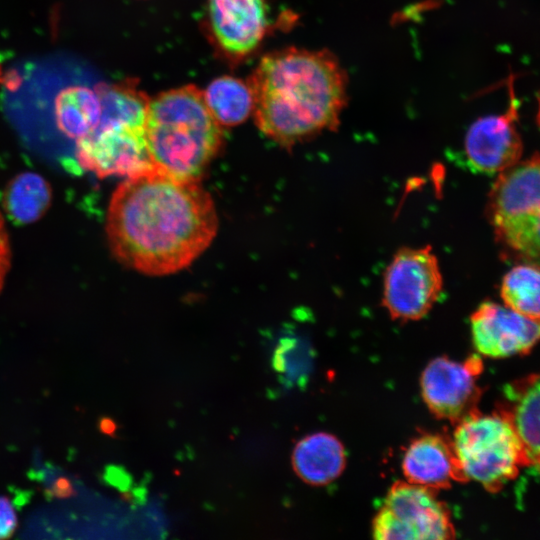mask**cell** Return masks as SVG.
Returning <instances> with one entry per match:
<instances>
[{
	"label": "cell",
	"instance_id": "e0dca14e",
	"mask_svg": "<svg viewBox=\"0 0 540 540\" xmlns=\"http://www.w3.org/2000/svg\"><path fill=\"white\" fill-rule=\"evenodd\" d=\"M52 190L45 178L35 172H24L9 183L4 193V208L17 224L39 220L47 211Z\"/></svg>",
	"mask_w": 540,
	"mask_h": 540
},
{
	"label": "cell",
	"instance_id": "8fae6325",
	"mask_svg": "<svg viewBox=\"0 0 540 540\" xmlns=\"http://www.w3.org/2000/svg\"><path fill=\"white\" fill-rule=\"evenodd\" d=\"M470 324L474 347L489 358L526 354L540 341V320L493 301L482 302L472 313Z\"/></svg>",
	"mask_w": 540,
	"mask_h": 540
},
{
	"label": "cell",
	"instance_id": "ac0fdd59",
	"mask_svg": "<svg viewBox=\"0 0 540 540\" xmlns=\"http://www.w3.org/2000/svg\"><path fill=\"white\" fill-rule=\"evenodd\" d=\"M100 114L101 103L96 88H71L65 91L56 104L59 129L75 141L95 128Z\"/></svg>",
	"mask_w": 540,
	"mask_h": 540
},
{
	"label": "cell",
	"instance_id": "52a82bcc",
	"mask_svg": "<svg viewBox=\"0 0 540 540\" xmlns=\"http://www.w3.org/2000/svg\"><path fill=\"white\" fill-rule=\"evenodd\" d=\"M454 534L448 508L434 490L408 481L391 487L373 521L376 539L443 540Z\"/></svg>",
	"mask_w": 540,
	"mask_h": 540
},
{
	"label": "cell",
	"instance_id": "277c9868",
	"mask_svg": "<svg viewBox=\"0 0 540 540\" xmlns=\"http://www.w3.org/2000/svg\"><path fill=\"white\" fill-rule=\"evenodd\" d=\"M488 220L508 257L540 268V155L498 174L488 196Z\"/></svg>",
	"mask_w": 540,
	"mask_h": 540
},
{
	"label": "cell",
	"instance_id": "9a60e30c",
	"mask_svg": "<svg viewBox=\"0 0 540 540\" xmlns=\"http://www.w3.org/2000/svg\"><path fill=\"white\" fill-rule=\"evenodd\" d=\"M345 460L343 445L327 433H315L303 438L292 456L297 475L312 485H324L335 480L343 471Z\"/></svg>",
	"mask_w": 540,
	"mask_h": 540
},
{
	"label": "cell",
	"instance_id": "603a6c76",
	"mask_svg": "<svg viewBox=\"0 0 540 540\" xmlns=\"http://www.w3.org/2000/svg\"><path fill=\"white\" fill-rule=\"evenodd\" d=\"M536 121L538 124V127L540 128V91L537 94V113H536Z\"/></svg>",
	"mask_w": 540,
	"mask_h": 540
},
{
	"label": "cell",
	"instance_id": "7a4b0ae2",
	"mask_svg": "<svg viewBox=\"0 0 540 540\" xmlns=\"http://www.w3.org/2000/svg\"><path fill=\"white\" fill-rule=\"evenodd\" d=\"M258 129L290 148L334 131L346 103V76L327 51L295 47L264 55L249 77Z\"/></svg>",
	"mask_w": 540,
	"mask_h": 540
},
{
	"label": "cell",
	"instance_id": "3957f363",
	"mask_svg": "<svg viewBox=\"0 0 540 540\" xmlns=\"http://www.w3.org/2000/svg\"><path fill=\"white\" fill-rule=\"evenodd\" d=\"M221 127L196 86L157 94L149 99L144 124L153 166L175 178L198 181L222 146Z\"/></svg>",
	"mask_w": 540,
	"mask_h": 540
},
{
	"label": "cell",
	"instance_id": "ba28073f",
	"mask_svg": "<svg viewBox=\"0 0 540 540\" xmlns=\"http://www.w3.org/2000/svg\"><path fill=\"white\" fill-rule=\"evenodd\" d=\"M79 165L99 178L131 176L153 166L144 127L99 119L95 128L76 141Z\"/></svg>",
	"mask_w": 540,
	"mask_h": 540
},
{
	"label": "cell",
	"instance_id": "4fadbf2b",
	"mask_svg": "<svg viewBox=\"0 0 540 540\" xmlns=\"http://www.w3.org/2000/svg\"><path fill=\"white\" fill-rule=\"evenodd\" d=\"M402 470L408 482L433 490L463 481L451 441L438 435H423L411 442Z\"/></svg>",
	"mask_w": 540,
	"mask_h": 540
},
{
	"label": "cell",
	"instance_id": "9c48e42d",
	"mask_svg": "<svg viewBox=\"0 0 540 540\" xmlns=\"http://www.w3.org/2000/svg\"><path fill=\"white\" fill-rule=\"evenodd\" d=\"M204 27L214 50L239 63L261 45L268 29L265 0H208Z\"/></svg>",
	"mask_w": 540,
	"mask_h": 540
},
{
	"label": "cell",
	"instance_id": "7c38bea8",
	"mask_svg": "<svg viewBox=\"0 0 540 540\" xmlns=\"http://www.w3.org/2000/svg\"><path fill=\"white\" fill-rule=\"evenodd\" d=\"M480 361L475 357L465 363L446 357L431 361L421 377L425 403L438 417L459 421L475 411L480 392L476 375Z\"/></svg>",
	"mask_w": 540,
	"mask_h": 540
},
{
	"label": "cell",
	"instance_id": "2e32d148",
	"mask_svg": "<svg viewBox=\"0 0 540 540\" xmlns=\"http://www.w3.org/2000/svg\"><path fill=\"white\" fill-rule=\"evenodd\" d=\"M202 92L209 111L221 126H236L253 114L254 94L249 80L220 76Z\"/></svg>",
	"mask_w": 540,
	"mask_h": 540
},
{
	"label": "cell",
	"instance_id": "d6986e66",
	"mask_svg": "<svg viewBox=\"0 0 540 540\" xmlns=\"http://www.w3.org/2000/svg\"><path fill=\"white\" fill-rule=\"evenodd\" d=\"M500 296L506 306L535 320H540V268L520 263L503 277Z\"/></svg>",
	"mask_w": 540,
	"mask_h": 540
},
{
	"label": "cell",
	"instance_id": "44dd1931",
	"mask_svg": "<svg viewBox=\"0 0 540 540\" xmlns=\"http://www.w3.org/2000/svg\"><path fill=\"white\" fill-rule=\"evenodd\" d=\"M17 526V514L11 501L0 496V539L10 537Z\"/></svg>",
	"mask_w": 540,
	"mask_h": 540
},
{
	"label": "cell",
	"instance_id": "30bf717a",
	"mask_svg": "<svg viewBox=\"0 0 540 540\" xmlns=\"http://www.w3.org/2000/svg\"><path fill=\"white\" fill-rule=\"evenodd\" d=\"M518 110L519 100L512 79L506 111L477 119L466 133L464 151L472 170L499 174L520 161L523 142L517 128Z\"/></svg>",
	"mask_w": 540,
	"mask_h": 540
},
{
	"label": "cell",
	"instance_id": "ffe728a7",
	"mask_svg": "<svg viewBox=\"0 0 540 540\" xmlns=\"http://www.w3.org/2000/svg\"><path fill=\"white\" fill-rule=\"evenodd\" d=\"M301 348L295 338H283L279 341L273 356V367L287 381H296L301 375Z\"/></svg>",
	"mask_w": 540,
	"mask_h": 540
},
{
	"label": "cell",
	"instance_id": "8992f818",
	"mask_svg": "<svg viewBox=\"0 0 540 540\" xmlns=\"http://www.w3.org/2000/svg\"><path fill=\"white\" fill-rule=\"evenodd\" d=\"M442 290L443 276L432 248L403 247L384 272L382 304L393 319L415 321L428 314Z\"/></svg>",
	"mask_w": 540,
	"mask_h": 540
},
{
	"label": "cell",
	"instance_id": "5bb4252c",
	"mask_svg": "<svg viewBox=\"0 0 540 540\" xmlns=\"http://www.w3.org/2000/svg\"><path fill=\"white\" fill-rule=\"evenodd\" d=\"M511 421L519 437L524 462L540 471V374L512 384L508 388Z\"/></svg>",
	"mask_w": 540,
	"mask_h": 540
},
{
	"label": "cell",
	"instance_id": "cb8c5ba5",
	"mask_svg": "<svg viewBox=\"0 0 540 540\" xmlns=\"http://www.w3.org/2000/svg\"><path fill=\"white\" fill-rule=\"evenodd\" d=\"M2 74H1V67H0V78H1Z\"/></svg>",
	"mask_w": 540,
	"mask_h": 540
},
{
	"label": "cell",
	"instance_id": "5b68a950",
	"mask_svg": "<svg viewBox=\"0 0 540 540\" xmlns=\"http://www.w3.org/2000/svg\"><path fill=\"white\" fill-rule=\"evenodd\" d=\"M462 480L496 489L524 462L519 437L505 414L472 412L457 422L451 440Z\"/></svg>",
	"mask_w": 540,
	"mask_h": 540
},
{
	"label": "cell",
	"instance_id": "7402d4cb",
	"mask_svg": "<svg viewBox=\"0 0 540 540\" xmlns=\"http://www.w3.org/2000/svg\"><path fill=\"white\" fill-rule=\"evenodd\" d=\"M11 250L9 237L2 213L0 212V292L4 286L5 278L10 268Z\"/></svg>",
	"mask_w": 540,
	"mask_h": 540
},
{
	"label": "cell",
	"instance_id": "6da1fadb",
	"mask_svg": "<svg viewBox=\"0 0 540 540\" xmlns=\"http://www.w3.org/2000/svg\"><path fill=\"white\" fill-rule=\"evenodd\" d=\"M214 202L198 181L152 167L128 176L113 192L105 230L113 256L142 274L188 267L213 241Z\"/></svg>",
	"mask_w": 540,
	"mask_h": 540
}]
</instances>
